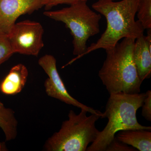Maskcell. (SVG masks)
Returning <instances> with one entry per match:
<instances>
[{
    "label": "cell",
    "instance_id": "30bf717a",
    "mask_svg": "<svg viewBox=\"0 0 151 151\" xmlns=\"http://www.w3.org/2000/svg\"><path fill=\"white\" fill-rule=\"evenodd\" d=\"M28 74L27 68L24 64L14 65L0 83V91L7 95L18 94L24 88Z\"/></svg>",
    "mask_w": 151,
    "mask_h": 151
},
{
    "label": "cell",
    "instance_id": "8992f818",
    "mask_svg": "<svg viewBox=\"0 0 151 151\" xmlns=\"http://www.w3.org/2000/svg\"><path fill=\"white\" fill-rule=\"evenodd\" d=\"M43 33L39 22L26 20L16 23L8 36L14 53L37 56L44 46Z\"/></svg>",
    "mask_w": 151,
    "mask_h": 151
},
{
    "label": "cell",
    "instance_id": "4fadbf2b",
    "mask_svg": "<svg viewBox=\"0 0 151 151\" xmlns=\"http://www.w3.org/2000/svg\"><path fill=\"white\" fill-rule=\"evenodd\" d=\"M138 20L145 29H151V0H139L137 11Z\"/></svg>",
    "mask_w": 151,
    "mask_h": 151
},
{
    "label": "cell",
    "instance_id": "2e32d148",
    "mask_svg": "<svg viewBox=\"0 0 151 151\" xmlns=\"http://www.w3.org/2000/svg\"><path fill=\"white\" fill-rule=\"evenodd\" d=\"M147 96L142 106V116L149 122H151V91L148 90L146 92Z\"/></svg>",
    "mask_w": 151,
    "mask_h": 151
},
{
    "label": "cell",
    "instance_id": "3957f363",
    "mask_svg": "<svg viewBox=\"0 0 151 151\" xmlns=\"http://www.w3.org/2000/svg\"><path fill=\"white\" fill-rule=\"evenodd\" d=\"M135 40L123 39L113 48L105 50L107 56L98 76L110 94L140 93L142 82L133 58Z\"/></svg>",
    "mask_w": 151,
    "mask_h": 151
},
{
    "label": "cell",
    "instance_id": "52a82bcc",
    "mask_svg": "<svg viewBox=\"0 0 151 151\" xmlns=\"http://www.w3.org/2000/svg\"><path fill=\"white\" fill-rule=\"evenodd\" d=\"M38 64L48 76L44 83L45 92L48 96L68 105L85 109L88 113L99 115L101 119H103V113L80 103L69 94L58 71L56 60L54 56L45 55L40 58Z\"/></svg>",
    "mask_w": 151,
    "mask_h": 151
},
{
    "label": "cell",
    "instance_id": "6da1fadb",
    "mask_svg": "<svg viewBox=\"0 0 151 151\" xmlns=\"http://www.w3.org/2000/svg\"><path fill=\"white\" fill-rule=\"evenodd\" d=\"M139 0H98L92 8L105 17L107 27L97 42L87 47L83 56L103 49L113 48L122 39L136 40L144 35L145 29L139 21L135 20Z\"/></svg>",
    "mask_w": 151,
    "mask_h": 151
},
{
    "label": "cell",
    "instance_id": "7a4b0ae2",
    "mask_svg": "<svg viewBox=\"0 0 151 151\" xmlns=\"http://www.w3.org/2000/svg\"><path fill=\"white\" fill-rule=\"evenodd\" d=\"M110 94L103 113V119L108 118V123L103 131H100L96 139L88 147L86 151H105L115 139L116 133L120 131L151 129L150 126L141 125L137 119V111L143 105L147 96L146 92Z\"/></svg>",
    "mask_w": 151,
    "mask_h": 151
},
{
    "label": "cell",
    "instance_id": "9a60e30c",
    "mask_svg": "<svg viewBox=\"0 0 151 151\" xmlns=\"http://www.w3.org/2000/svg\"><path fill=\"white\" fill-rule=\"evenodd\" d=\"M137 149L115 139L108 146L105 151H136Z\"/></svg>",
    "mask_w": 151,
    "mask_h": 151
},
{
    "label": "cell",
    "instance_id": "9c48e42d",
    "mask_svg": "<svg viewBox=\"0 0 151 151\" xmlns=\"http://www.w3.org/2000/svg\"><path fill=\"white\" fill-rule=\"evenodd\" d=\"M147 30V35L135 40L133 49L134 62L142 82L151 75V29Z\"/></svg>",
    "mask_w": 151,
    "mask_h": 151
},
{
    "label": "cell",
    "instance_id": "5b68a950",
    "mask_svg": "<svg viewBox=\"0 0 151 151\" xmlns=\"http://www.w3.org/2000/svg\"><path fill=\"white\" fill-rule=\"evenodd\" d=\"M85 1H79L61 9L45 11V16L65 24L73 36V54L76 55L67 65L83 57L86 51L87 41L100 32L102 17L88 6Z\"/></svg>",
    "mask_w": 151,
    "mask_h": 151
},
{
    "label": "cell",
    "instance_id": "ba28073f",
    "mask_svg": "<svg viewBox=\"0 0 151 151\" xmlns=\"http://www.w3.org/2000/svg\"><path fill=\"white\" fill-rule=\"evenodd\" d=\"M42 7V0H0V33L8 35L19 17Z\"/></svg>",
    "mask_w": 151,
    "mask_h": 151
},
{
    "label": "cell",
    "instance_id": "5bb4252c",
    "mask_svg": "<svg viewBox=\"0 0 151 151\" xmlns=\"http://www.w3.org/2000/svg\"><path fill=\"white\" fill-rule=\"evenodd\" d=\"M13 54L8 35L0 33V66Z\"/></svg>",
    "mask_w": 151,
    "mask_h": 151
},
{
    "label": "cell",
    "instance_id": "ac0fdd59",
    "mask_svg": "<svg viewBox=\"0 0 151 151\" xmlns=\"http://www.w3.org/2000/svg\"><path fill=\"white\" fill-rule=\"evenodd\" d=\"M6 147L4 142H0V151H7Z\"/></svg>",
    "mask_w": 151,
    "mask_h": 151
},
{
    "label": "cell",
    "instance_id": "e0dca14e",
    "mask_svg": "<svg viewBox=\"0 0 151 151\" xmlns=\"http://www.w3.org/2000/svg\"><path fill=\"white\" fill-rule=\"evenodd\" d=\"M79 1L81 0H42V4L45 9L48 10L58 5L65 4L70 5Z\"/></svg>",
    "mask_w": 151,
    "mask_h": 151
},
{
    "label": "cell",
    "instance_id": "8fae6325",
    "mask_svg": "<svg viewBox=\"0 0 151 151\" xmlns=\"http://www.w3.org/2000/svg\"><path fill=\"white\" fill-rule=\"evenodd\" d=\"M151 130L131 129L118 132V140L140 151H151Z\"/></svg>",
    "mask_w": 151,
    "mask_h": 151
},
{
    "label": "cell",
    "instance_id": "d6986e66",
    "mask_svg": "<svg viewBox=\"0 0 151 151\" xmlns=\"http://www.w3.org/2000/svg\"><path fill=\"white\" fill-rule=\"evenodd\" d=\"M81 1H86L87 2V1H88V0H81ZM111 1H115V0H111Z\"/></svg>",
    "mask_w": 151,
    "mask_h": 151
},
{
    "label": "cell",
    "instance_id": "277c9868",
    "mask_svg": "<svg viewBox=\"0 0 151 151\" xmlns=\"http://www.w3.org/2000/svg\"><path fill=\"white\" fill-rule=\"evenodd\" d=\"M88 111L81 109L76 114L70 110L68 119L63 122L60 129L46 141L44 146L47 151H86L89 144L96 139L100 131L96 122L101 116L95 114L87 116Z\"/></svg>",
    "mask_w": 151,
    "mask_h": 151
},
{
    "label": "cell",
    "instance_id": "7c38bea8",
    "mask_svg": "<svg viewBox=\"0 0 151 151\" xmlns=\"http://www.w3.org/2000/svg\"><path fill=\"white\" fill-rule=\"evenodd\" d=\"M17 120L12 109L6 108L0 101V128L5 135L6 140L15 139L17 135Z\"/></svg>",
    "mask_w": 151,
    "mask_h": 151
}]
</instances>
